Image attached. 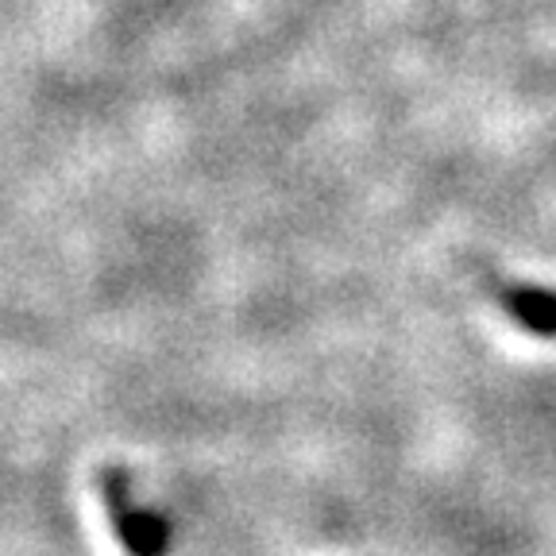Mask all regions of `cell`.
<instances>
[{"mask_svg": "<svg viewBox=\"0 0 556 556\" xmlns=\"http://www.w3.org/2000/svg\"><path fill=\"white\" fill-rule=\"evenodd\" d=\"M97 491H101L104 514L113 526L116 541L128 556H166L170 553V521L151 506H139L131 495V479L124 468L109 464L97 471Z\"/></svg>", "mask_w": 556, "mask_h": 556, "instance_id": "obj_1", "label": "cell"}, {"mask_svg": "<svg viewBox=\"0 0 556 556\" xmlns=\"http://www.w3.org/2000/svg\"><path fill=\"white\" fill-rule=\"evenodd\" d=\"M495 298L518 329L541 340H556V290L533 282H495Z\"/></svg>", "mask_w": 556, "mask_h": 556, "instance_id": "obj_2", "label": "cell"}]
</instances>
